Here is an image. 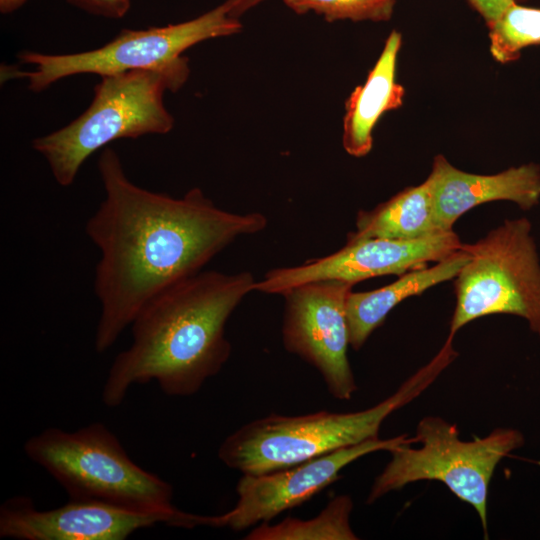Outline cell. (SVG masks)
I'll use <instances>...</instances> for the list:
<instances>
[{
  "mask_svg": "<svg viewBox=\"0 0 540 540\" xmlns=\"http://www.w3.org/2000/svg\"><path fill=\"white\" fill-rule=\"evenodd\" d=\"M353 501L349 495L334 497L318 516L301 520L285 518L270 525L261 523L252 529L246 540H357L352 530L350 516Z\"/></svg>",
  "mask_w": 540,
  "mask_h": 540,
  "instance_id": "obj_17",
  "label": "cell"
},
{
  "mask_svg": "<svg viewBox=\"0 0 540 540\" xmlns=\"http://www.w3.org/2000/svg\"><path fill=\"white\" fill-rule=\"evenodd\" d=\"M189 74L184 56L161 69L101 76L88 108L68 125L34 139L32 146L46 159L56 182L70 186L87 158L108 143L170 132L174 118L163 96L166 90H179Z\"/></svg>",
  "mask_w": 540,
  "mask_h": 540,
  "instance_id": "obj_5",
  "label": "cell"
},
{
  "mask_svg": "<svg viewBox=\"0 0 540 540\" xmlns=\"http://www.w3.org/2000/svg\"><path fill=\"white\" fill-rule=\"evenodd\" d=\"M443 233L435 219L430 183L408 187L371 211L357 215L347 242L364 239L418 240Z\"/></svg>",
  "mask_w": 540,
  "mask_h": 540,
  "instance_id": "obj_16",
  "label": "cell"
},
{
  "mask_svg": "<svg viewBox=\"0 0 540 540\" xmlns=\"http://www.w3.org/2000/svg\"><path fill=\"white\" fill-rule=\"evenodd\" d=\"M404 444H414L413 437L408 434L388 439L377 437L288 468L257 475L243 474L236 486L235 506L222 515L213 516L212 527L241 531L269 522L335 482L340 472L355 460L377 451L389 452Z\"/></svg>",
  "mask_w": 540,
  "mask_h": 540,
  "instance_id": "obj_10",
  "label": "cell"
},
{
  "mask_svg": "<svg viewBox=\"0 0 540 540\" xmlns=\"http://www.w3.org/2000/svg\"><path fill=\"white\" fill-rule=\"evenodd\" d=\"M98 170L105 196L85 232L100 252L95 349L102 353L151 299L200 272L236 238L262 231L268 221L258 212L225 211L199 188L176 198L139 187L111 148L101 152Z\"/></svg>",
  "mask_w": 540,
  "mask_h": 540,
  "instance_id": "obj_1",
  "label": "cell"
},
{
  "mask_svg": "<svg viewBox=\"0 0 540 540\" xmlns=\"http://www.w3.org/2000/svg\"><path fill=\"white\" fill-rule=\"evenodd\" d=\"M412 444L389 451L391 459L374 479L366 503L406 485L431 480L442 482L457 498L476 511L488 538L489 485L498 464L525 445L524 434L510 427H498L488 435L462 440L456 424L428 415L417 424Z\"/></svg>",
  "mask_w": 540,
  "mask_h": 540,
  "instance_id": "obj_6",
  "label": "cell"
},
{
  "mask_svg": "<svg viewBox=\"0 0 540 540\" xmlns=\"http://www.w3.org/2000/svg\"><path fill=\"white\" fill-rule=\"evenodd\" d=\"M490 50L500 62L519 56V51L540 44V9L517 5L508 7L490 25Z\"/></svg>",
  "mask_w": 540,
  "mask_h": 540,
  "instance_id": "obj_18",
  "label": "cell"
},
{
  "mask_svg": "<svg viewBox=\"0 0 540 540\" xmlns=\"http://www.w3.org/2000/svg\"><path fill=\"white\" fill-rule=\"evenodd\" d=\"M453 340L373 407L349 413L270 414L240 427L220 445L219 459L243 474L288 468L341 448L379 437L382 423L419 397L455 360Z\"/></svg>",
  "mask_w": 540,
  "mask_h": 540,
  "instance_id": "obj_3",
  "label": "cell"
},
{
  "mask_svg": "<svg viewBox=\"0 0 540 540\" xmlns=\"http://www.w3.org/2000/svg\"><path fill=\"white\" fill-rule=\"evenodd\" d=\"M263 1L265 0H226L224 3L228 7L229 15L238 19L242 14Z\"/></svg>",
  "mask_w": 540,
  "mask_h": 540,
  "instance_id": "obj_22",
  "label": "cell"
},
{
  "mask_svg": "<svg viewBox=\"0 0 540 540\" xmlns=\"http://www.w3.org/2000/svg\"><path fill=\"white\" fill-rule=\"evenodd\" d=\"M26 0H0V11L3 14L11 13L20 8Z\"/></svg>",
  "mask_w": 540,
  "mask_h": 540,
  "instance_id": "obj_23",
  "label": "cell"
},
{
  "mask_svg": "<svg viewBox=\"0 0 540 540\" xmlns=\"http://www.w3.org/2000/svg\"><path fill=\"white\" fill-rule=\"evenodd\" d=\"M24 451L64 487L72 500L164 513L182 528L210 526L211 516L177 509L172 503V486L134 463L102 423L73 432L48 428L29 438Z\"/></svg>",
  "mask_w": 540,
  "mask_h": 540,
  "instance_id": "obj_4",
  "label": "cell"
},
{
  "mask_svg": "<svg viewBox=\"0 0 540 540\" xmlns=\"http://www.w3.org/2000/svg\"><path fill=\"white\" fill-rule=\"evenodd\" d=\"M475 8L483 15L489 26L493 24L502 13L511 5L515 4V0H470Z\"/></svg>",
  "mask_w": 540,
  "mask_h": 540,
  "instance_id": "obj_21",
  "label": "cell"
},
{
  "mask_svg": "<svg viewBox=\"0 0 540 540\" xmlns=\"http://www.w3.org/2000/svg\"><path fill=\"white\" fill-rule=\"evenodd\" d=\"M527 218L505 220L461 249L469 259L455 276L450 333L491 314L525 319L540 339V261Z\"/></svg>",
  "mask_w": 540,
  "mask_h": 540,
  "instance_id": "obj_7",
  "label": "cell"
},
{
  "mask_svg": "<svg viewBox=\"0 0 540 540\" xmlns=\"http://www.w3.org/2000/svg\"><path fill=\"white\" fill-rule=\"evenodd\" d=\"M427 180L436 223L442 232L453 231L460 216L486 202L508 200L528 210L540 200V167L536 164L480 175L461 171L438 155Z\"/></svg>",
  "mask_w": 540,
  "mask_h": 540,
  "instance_id": "obj_13",
  "label": "cell"
},
{
  "mask_svg": "<svg viewBox=\"0 0 540 540\" xmlns=\"http://www.w3.org/2000/svg\"><path fill=\"white\" fill-rule=\"evenodd\" d=\"M86 12L106 18H122L130 8V0H67Z\"/></svg>",
  "mask_w": 540,
  "mask_h": 540,
  "instance_id": "obj_20",
  "label": "cell"
},
{
  "mask_svg": "<svg viewBox=\"0 0 540 540\" xmlns=\"http://www.w3.org/2000/svg\"><path fill=\"white\" fill-rule=\"evenodd\" d=\"M352 287L340 280H321L281 294L285 300V349L315 367L328 392L341 401L351 400L358 389L347 355L346 300Z\"/></svg>",
  "mask_w": 540,
  "mask_h": 540,
  "instance_id": "obj_9",
  "label": "cell"
},
{
  "mask_svg": "<svg viewBox=\"0 0 540 540\" xmlns=\"http://www.w3.org/2000/svg\"><path fill=\"white\" fill-rule=\"evenodd\" d=\"M255 284L246 271H200L151 299L130 325L131 345L111 364L104 404L116 407L132 385L153 380L169 396L197 393L228 361L226 322Z\"/></svg>",
  "mask_w": 540,
  "mask_h": 540,
  "instance_id": "obj_2",
  "label": "cell"
},
{
  "mask_svg": "<svg viewBox=\"0 0 540 540\" xmlns=\"http://www.w3.org/2000/svg\"><path fill=\"white\" fill-rule=\"evenodd\" d=\"M468 259L469 254L460 248L434 266L410 270L382 288L367 292L351 291L346 300L350 346L359 350L397 304L455 278Z\"/></svg>",
  "mask_w": 540,
  "mask_h": 540,
  "instance_id": "obj_15",
  "label": "cell"
},
{
  "mask_svg": "<svg viewBox=\"0 0 540 540\" xmlns=\"http://www.w3.org/2000/svg\"><path fill=\"white\" fill-rule=\"evenodd\" d=\"M157 523L178 527L170 515L100 501L71 499L38 510L30 498L15 496L0 507V536L18 540H124Z\"/></svg>",
  "mask_w": 540,
  "mask_h": 540,
  "instance_id": "obj_12",
  "label": "cell"
},
{
  "mask_svg": "<svg viewBox=\"0 0 540 540\" xmlns=\"http://www.w3.org/2000/svg\"><path fill=\"white\" fill-rule=\"evenodd\" d=\"M239 19L229 15L225 3L188 21L147 29H123L98 49L71 54H43L23 51L20 62L34 65L18 72L28 79V87L40 92L65 77L78 74L101 76L131 70L161 69L179 62L182 53L202 41L226 37L241 31Z\"/></svg>",
  "mask_w": 540,
  "mask_h": 540,
  "instance_id": "obj_8",
  "label": "cell"
},
{
  "mask_svg": "<svg viewBox=\"0 0 540 540\" xmlns=\"http://www.w3.org/2000/svg\"><path fill=\"white\" fill-rule=\"evenodd\" d=\"M454 231L443 232L418 240L364 239L347 242L330 255L294 267L268 271L254 290L282 294L308 282L340 280L355 284L369 278L395 274L426 267L428 262H439L461 248Z\"/></svg>",
  "mask_w": 540,
  "mask_h": 540,
  "instance_id": "obj_11",
  "label": "cell"
},
{
  "mask_svg": "<svg viewBox=\"0 0 540 540\" xmlns=\"http://www.w3.org/2000/svg\"><path fill=\"white\" fill-rule=\"evenodd\" d=\"M400 46V33L392 31L365 83L357 86L347 99L342 144L351 156L362 157L370 152L377 121L386 111L402 104L404 89L396 82Z\"/></svg>",
  "mask_w": 540,
  "mask_h": 540,
  "instance_id": "obj_14",
  "label": "cell"
},
{
  "mask_svg": "<svg viewBox=\"0 0 540 540\" xmlns=\"http://www.w3.org/2000/svg\"><path fill=\"white\" fill-rule=\"evenodd\" d=\"M298 14L314 12L327 21H383L391 17L395 0H283Z\"/></svg>",
  "mask_w": 540,
  "mask_h": 540,
  "instance_id": "obj_19",
  "label": "cell"
}]
</instances>
